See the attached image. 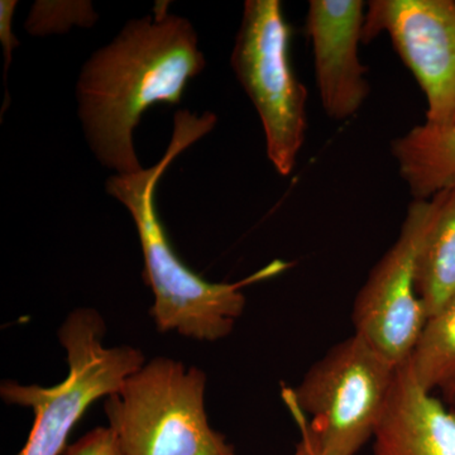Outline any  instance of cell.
Returning a JSON list of instances; mask_svg holds the SVG:
<instances>
[{"instance_id": "obj_11", "label": "cell", "mask_w": 455, "mask_h": 455, "mask_svg": "<svg viewBox=\"0 0 455 455\" xmlns=\"http://www.w3.org/2000/svg\"><path fill=\"white\" fill-rule=\"evenodd\" d=\"M398 175L414 200L455 188V124L416 125L391 142Z\"/></svg>"}, {"instance_id": "obj_7", "label": "cell", "mask_w": 455, "mask_h": 455, "mask_svg": "<svg viewBox=\"0 0 455 455\" xmlns=\"http://www.w3.org/2000/svg\"><path fill=\"white\" fill-rule=\"evenodd\" d=\"M436 200H412L396 241L373 266L353 304L355 334L388 361H409L425 322L427 309L418 292V262Z\"/></svg>"}, {"instance_id": "obj_9", "label": "cell", "mask_w": 455, "mask_h": 455, "mask_svg": "<svg viewBox=\"0 0 455 455\" xmlns=\"http://www.w3.org/2000/svg\"><path fill=\"white\" fill-rule=\"evenodd\" d=\"M366 11L362 0H310L307 7L316 89L331 121H348L370 97L368 68L359 57Z\"/></svg>"}, {"instance_id": "obj_10", "label": "cell", "mask_w": 455, "mask_h": 455, "mask_svg": "<svg viewBox=\"0 0 455 455\" xmlns=\"http://www.w3.org/2000/svg\"><path fill=\"white\" fill-rule=\"evenodd\" d=\"M372 442L374 455H455V411L424 390L405 363Z\"/></svg>"}, {"instance_id": "obj_14", "label": "cell", "mask_w": 455, "mask_h": 455, "mask_svg": "<svg viewBox=\"0 0 455 455\" xmlns=\"http://www.w3.org/2000/svg\"><path fill=\"white\" fill-rule=\"evenodd\" d=\"M98 16L90 2H37L33 5L25 28L31 35L64 33L77 25L90 27Z\"/></svg>"}, {"instance_id": "obj_2", "label": "cell", "mask_w": 455, "mask_h": 455, "mask_svg": "<svg viewBox=\"0 0 455 455\" xmlns=\"http://www.w3.org/2000/svg\"><path fill=\"white\" fill-rule=\"evenodd\" d=\"M214 113L202 116L181 109L173 118L170 145L160 161L149 169L128 176L107 180L106 191L130 212L136 224L146 283L154 292L151 315L158 331H175L200 341L224 339L243 314L247 299L242 290L247 284L276 276L289 265L275 260L267 267L239 283H211L200 277L180 259L156 209V188L164 171L180 154L211 133L217 124Z\"/></svg>"}, {"instance_id": "obj_16", "label": "cell", "mask_w": 455, "mask_h": 455, "mask_svg": "<svg viewBox=\"0 0 455 455\" xmlns=\"http://www.w3.org/2000/svg\"><path fill=\"white\" fill-rule=\"evenodd\" d=\"M65 455H119L109 427H97L66 448Z\"/></svg>"}, {"instance_id": "obj_17", "label": "cell", "mask_w": 455, "mask_h": 455, "mask_svg": "<svg viewBox=\"0 0 455 455\" xmlns=\"http://www.w3.org/2000/svg\"><path fill=\"white\" fill-rule=\"evenodd\" d=\"M445 397L448 398L449 401L455 403V382L453 385L449 386V387L445 388L444 391Z\"/></svg>"}, {"instance_id": "obj_8", "label": "cell", "mask_w": 455, "mask_h": 455, "mask_svg": "<svg viewBox=\"0 0 455 455\" xmlns=\"http://www.w3.org/2000/svg\"><path fill=\"white\" fill-rule=\"evenodd\" d=\"M387 36L427 100L425 124H455L454 0H372L363 44Z\"/></svg>"}, {"instance_id": "obj_6", "label": "cell", "mask_w": 455, "mask_h": 455, "mask_svg": "<svg viewBox=\"0 0 455 455\" xmlns=\"http://www.w3.org/2000/svg\"><path fill=\"white\" fill-rule=\"evenodd\" d=\"M291 26L280 0H247L230 65L265 132L278 175H291L307 131V90L291 64Z\"/></svg>"}, {"instance_id": "obj_3", "label": "cell", "mask_w": 455, "mask_h": 455, "mask_svg": "<svg viewBox=\"0 0 455 455\" xmlns=\"http://www.w3.org/2000/svg\"><path fill=\"white\" fill-rule=\"evenodd\" d=\"M398 368L355 333L331 347L284 396L301 429L295 455H357L381 423Z\"/></svg>"}, {"instance_id": "obj_4", "label": "cell", "mask_w": 455, "mask_h": 455, "mask_svg": "<svg viewBox=\"0 0 455 455\" xmlns=\"http://www.w3.org/2000/svg\"><path fill=\"white\" fill-rule=\"evenodd\" d=\"M206 382L175 359L146 362L104 403L119 455H236L209 423Z\"/></svg>"}, {"instance_id": "obj_12", "label": "cell", "mask_w": 455, "mask_h": 455, "mask_svg": "<svg viewBox=\"0 0 455 455\" xmlns=\"http://www.w3.org/2000/svg\"><path fill=\"white\" fill-rule=\"evenodd\" d=\"M434 197L435 212L418 262V292L427 316L455 295V188Z\"/></svg>"}, {"instance_id": "obj_1", "label": "cell", "mask_w": 455, "mask_h": 455, "mask_svg": "<svg viewBox=\"0 0 455 455\" xmlns=\"http://www.w3.org/2000/svg\"><path fill=\"white\" fill-rule=\"evenodd\" d=\"M206 62L190 20L158 2L89 57L76 83L77 114L95 158L116 175L143 170L133 132L156 104L179 106Z\"/></svg>"}, {"instance_id": "obj_15", "label": "cell", "mask_w": 455, "mask_h": 455, "mask_svg": "<svg viewBox=\"0 0 455 455\" xmlns=\"http://www.w3.org/2000/svg\"><path fill=\"white\" fill-rule=\"evenodd\" d=\"M18 2L17 0H2L0 2V42L3 46V55H4V85H5V98L3 103L2 116L4 114L5 109L9 106V92H8V70L11 68L12 53L20 46V41L12 29V22H13L14 12H16Z\"/></svg>"}, {"instance_id": "obj_5", "label": "cell", "mask_w": 455, "mask_h": 455, "mask_svg": "<svg viewBox=\"0 0 455 455\" xmlns=\"http://www.w3.org/2000/svg\"><path fill=\"white\" fill-rule=\"evenodd\" d=\"M107 326L94 309L71 311L59 329L68 377L52 387L4 381L0 396L12 405L29 407L35 415L25 447L18 455H60L75 425L95 401L112 396L146 363L140 349L106 347Z\"/></svg>"}, {"instance_id": "obj_13", "label": "cell", "mask_w": 455, "mask_h": 455, "mask_svg": "<svg viewBox=\"0 0 455 455\" xmlns=\"http://www.w3.org/2000/svg\"><path fill=\"white\" fill-rule=\"evenodd\" d=\"M424 390L444 391L455 382V295L427 316L407 361Z\"/></svg>"}]
</instances>
